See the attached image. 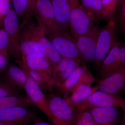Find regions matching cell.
<instances>
[{"label":"cell","mask_w":125,"mask_h":125,"mask_svg":"<svg viewBox=\"0 0 125 125\" xmlns=\"http://www.w3.org/2000/svg\"><path fill=\"white\" fill-rule=\"evenodd\" d=\"M45 31L47 37L62 58L73 59L80 64L84 62L78 49L76 41L70 34L63 30Z\"/></svg>","instance_id":"1"},{"label":"cell","mask_w":125,"mask_h":125,"mask_svg":"<svg viewBox=\"0 0 125 125\" xmlns=\"http://www.w3.org/2000/svg\"><path fill=\"white\" fill-rule=\"evenodd\" d=\"M118 42L117 24L113 17L108 20L106 25L100 30L94 60L98 68H99L103 61Z\"/></svg>","instance_id":"2"},{"label":"cell","mask_w":125,"mask_h":125,"mask_svg":"<svg viewBox=\"0 0 125 125\" xmlns=\"http://www.w3.org/2000/svg\"><path fill=\"white\" fill-rule=\"evenodd\" d=\"M29 20L23 21L19 26V45L22 57L34 56L49 61L40 49L34 30V23L30 22Z\"/></svg>","instance_id":"3"},{"label":"cell","mask_w":125,"mask_h":125,"mask_svg":"<svg viewBox=\"0 0 125 125\" xmlns=\"http://www.w3.org/2000/svg\"><path fill=\"white\" fill-rule=\"evenodd\" d=\"M125 46L118 42L109 52L99 67L98 76L100 80L125 68Z\"/></svg>","instance_id":"4"},{"label":"cell","mask_w":125,"mask_h":125,"mask_svg":"<svg viewBox=\"0 0 125 125\" xmlns=\"http://www.w3.org/2000/svg\"><path fill=\"white\" fill-rule=\"evenodd\" d=\"M71 1L70 32L72 37L76 41L87 32L93 22L79 3V0H71Z\"/></svg>","instance_id":"5"},{"label":"cell","mask_w":125,"mask_h":125,"mask_svg":"<svg viewBox=\"0 0 125 125\" xmlns=\"http://www.w3.org/2000/svg\"><path fill=\"white\" fill-rule=\"evenodd\" d=\"M54 125H73V108L66 99L59 96H46Z\"/></svg>","instance_id":"6"},{"label":"cell","mask_w":125,"mask_h":125,"mask_svg":"<svg viewBox=\"0 0 125 125\" xmlns=\"http://www.w3.org/2000/svg\"><path fill=\"white\" fill-rule=\"evenodd\" d=\"M19 25L18 16L13 9H10L5 18L3 29L9 39L8 52L19 62L22 60L19 39Z\"/></svg>","instance_id":"7"},{"label":"cell","mask_w":125,"mask_h":125,"mask_svg":"<svg viewBox=\"0 0 125 125\" xmlns=\"http://www.w3.org/2000/svg\"><path fill=\"white\" fill-rule=\"evenodd\" d=\"M95 80L88 68L83 64L76 67L63 84L58 87L62 97L66 98L83 84L91 86Z\"/></svg>","instance_id":"8"},{"label":"cell","mask_w":125,"mask_h":125,"mask_svg":"<svg viewBox=\"0 0 125 125\" xmlns=\"http://www.w3.org/2000/svg\"><path fill=\"white\" fill-rule=\"evenodd\" d=\"M72 107L88 108L118 107L121 108L125 111V101L122 98L115 94L97 91L85 101Z\"/></svg>","instance_id":"9"},{"label":"cell","mask_w":125,"mask_h":125,"mask_svg":"<svg viewBox=\"0 0 125 125\" xmlns=\"http://www.w3.org/2000/svg\"><path fill=\"white\" fill-rule=\"evenodd\" d=\"M101 29L92 22L86 33L81 36L76 41L78 49L84 62L94 60L96 46Z\"/></svg>","instance_id":"10"},{"label":"cell","mask_w":125,"mask_h":125,"mask_svg":"<svg viewBox=\"0 0 125 125\" xmlns=\"http://www.w3.org/2000/svg\"><path fill=\"white\" fill-rule=\"evenodd\" d=\"M27 107L15 106L0 111V122L6 125H27L36 118V114Z\"/></svg>","instance_id":"11"},{"label":"cell","mask_w":125,"mask_h":125,"mask_svg":"<svg viewBox=\"0 0 125 125\" xmlns=\"http://www.w3.org/2000/svg\"><path fill=\"white\" fill-rule=\"evenodd\" d=\"M34 14L38 22L42 24L45 31L62 30L57 22L53 7L50 0H38L34 11Z\"/></svg>","instance_id":"12"},{"label":"cell","mask_w":125,"mask_h":125,"mask_svg":"<svg viewBox=\"0 0 125 125\" xmlns=\"http://www.w3.org/2000/svg\"><path fill=\"white\" fill-rule=\"evenodd\" d=\"M38 24H34V30L36 37L42 53L49 60L52 69L62 59V57L52 43L46 35L43 27L39 22Z\"/></svg>","instance_id":"13"},{"label":"cell","mask_w":125,"mask_h":125,"mask_svg":"<svg viewBox=\"0 0 125 125\" xmlns=\"http://www.w3.org/2000/svg\"><path fill=\"white\" fill-rule=\"evenodd\" d=\"M24 70L27 74V76L24 89L27 93V97L33 105V104L38 108L49 119H51V113L47 102L46 96L29 73L26 71Z\"/></svg>","instance_id":"14"},{"label":"cell","mask_w":125,"mask_h":125,"mask_svg":"<svg viewBox=\"0 0 125 125\" xmlns=\"http://www.w3.org/2000/svg\"><path fill=\"white\" fill-rule=\"evenodd\" d=\"M80 65L73 59L62 58L52 69L53 87L58 88L63 84L76 67Z\"/></svg>","instance_id":"15"},{"label":"cell","mask_w":125,"mask_h":125,"mask_svg":"<svg viewBox=\"0 0 125 125\" xmlns=\"http://www.w3.org/2000/svg\"><path fill=\"white\" fill-rule=\"evenodd\" d=\"M125 84V68L99 81L96 87L97 91L115 94L121 90Z\"/></svg>","instance_id":"16"},{"label":"cell","mask_w":125,"mask_h":125,"mask_svg":"<svg viewBox=\"0 0 125 125\" xmlns=\"http://www.w3.org/2000/svg\"><path fill=\"white\" fill-rule=\"evenodd\" d=\"M50 0L53 7L58 26L63 31L70 34L69 19L71 10V0Z\"/></svg>","instance_id":"17"},{"label":"cell","mask_w":125,"mask_h":125,"mask_svg":"<svg viewBox=\"0 0 125 125\" xmlns=\"http://www.w3.org/2000/svg\"><path fill=\"white\" fill-rule=\"evenodd\" d=\"M0 74L3 79L20 89H25L27 76L22 68L11 64H9Z\"/></svg>","instance_id":"18"},{"label":"cell","mask_w":125,"mask_h":125,"mask_svg":"<svg viewBox=\"0 0 125 125\" xmlns=\"http://www.w3.org/2000/svg\"><path fill=\"white\" fill-rule=\"evenodd\" d=\"M97 125H116L118 112L116 107L89 108Z\"/></svg>","instance_id":"19"},{"label":"cell","mask_w":125,"mask_h":125,"mask_svg":"<svg viewBox=\"0 0 125 125\" xmlns=\"http://www.w3.org/2000/svg\"><path fill=\"white\" fill-rule=\"evenodd\" d=\"M19 63L25 65L30 70L48 74L52 76V65L49 61L45 58L34 56L23 57Z\"/></svg>","instance_id":"20"},{"label":"cell","mask_w":125,"mask_h":125,"mask_svg":"<svg viewBox=\"0 0 125 125\" xmlns=\"http://www.w3.org/2000/svg\"><path fill=\"white\" fill-rule=\"evenodd\" d=\"M81 6L91 18L92 22L98 23L103 20L102 0H80Z\"/></svg>","instance_id":"21"},{"label":"cell","mask_w":125,"mask_h":125,"mask_svg":"<svg viewBox=\"0 0 125 125\" xmlns=\"http://www.w3.org/2000/svg\"><path fill=\"white\" fill-rule=\"evenodd\" d=\"M22 69L27 71L43 92H51L54 87L52 76L49 74L42 73L30 70L25 65L20 63Z\"/></svg>","instance_id":"22"},{"label":"cell","mask_w":125,"mask_h":125,"mask_svg":"<svg viewBox=\"0 0 125 125\" xmlns=\"http://www.w3.org/2000/svg\"><path fill=\"white\" fill-rule=\"evenodd\" d=\"M97 91V87H92L85 84H83L71 94L66 99L71 106L80 103L90 97Z\"/></svg>","instance_id":"23"},{"label":"cell","mask_w":125,"mask_h":125,"mask_svg":"<svg viewBox=\"0 0 125 125\" xmlns=\"http://www.w3.org/2000/svg\"><path fill=\"white\" fill-rule=\"evenodd\" d=\"M33 104L27 97L21 94L0 98V111L13 107L31 106Z\"/></svg>","instance_id":"24"},{"label":"cell","mask_w":125,"mask_h":125,"mask_svg":"<svg viewBox=\"0 0 125 125\" xmlns=\"http://www.w3.org/2000/svg\"><path fill=\"white\" fill-rule=\"evenodd\" d=\"M73 108V125H97L88 108Z\"/></svg>","instance_id":"25"},{"label":"cell","mask_w":125,"mask_h":125,"mask_svg":"<svg viewBox=\"0 0 125 125\" xmlns=\"http://www.w3.org/2000/svg\"><path fill=\"white\" fill-rule=\"evenodd\" d=\"M104 20H108L114 17L120 0H102Z\"/></svg>","instance_id":"26"},{"label":"cell","mask_w":125,"mask_h":125,"mask_svg":"<svg viewBox=\"0 0 125 125\" xmlns=\"http://www.w3.org/2000/svg\"><path fill=\"white\" fill-rule=\"evenodd\" d=\"M14 10L18 16V18L24 21L28 19V0H12Z\"/></svg>","instance_id":"27"},{"label":"cell","mask_w":125,"mask_h":125,"mask_svg":"<svg viewBox=\"0 0 125 125\" xmlns=\"http://www.w3.org/2000/svg\"><path fill=\"white\" fill-rule=\"evenodd\" d=\"M20 89L5 79H0V98L20 94Z\"/></svg>","instance_id":"28"},{"label":"cell","mask_w":125,"mask_h":125,"mask_svg":"<svg viewBox=\"0 0 125 125\" xmlns=\"http://www.w3.org/2000/svg\"><path fill=\"white\" fill-rule=\"evenodd\" d=\"M117 24L123 33H125V0H120L114 16Z\"/></svg>","instance_id":"29"},{"label":"cell","mask_w":125,"mask_h":125,"mask_svg":"<svg viewBox=\"0 0 125 125\" xmlns=\"http://www.w3.org/2000/svg\"><path fill=\"white\" fill-rule=\"evenodd\" d=\"M10 9V0H0V29H3L5 18Z\"/></svg>","instance_id":"30"},{"label":"cell","mask_w":125,"mask_h":125,"mask_svg":"<svg viewBox=\"0 0 125 125\" xmlns=\"http://www.w3.org/2000/svg\"><path fill=\"white\" fill-rule=\"evenodd\" d=\"M9 39L8 34L4 29H0V51L8 53Z\"/></svg>","instance_id":"31"},{"label":"cell","mask_w":125,"mask_h":125,"mask_svg":"<svg viewBox=\"0 0 125 125\" xmlns=\"http://www.w3.org/2000/svg\"><path fill=\"white\" fill-rule=\"evenodd\" d=\"M8 56V53L0 51V74L9 65Z\"/></svg>","instance_id":"32"},{"label":"cell","mask_w":125,"mask_h":125,"mask_svg":"<svg viewBox=\"0 0 125 125\" xmlns=\"http://www.w3.org/2000/svg\"><path fill=\"white\" fill-rule=\"evenodd\" d=\"M38 0H28V19L33 14L37 2Z\"/></svg>","instance_id":"33"},{"label":"cell","mask_w":125,"mask_h":125,"mask_svg":"<svg viewBox=\"0 0 125 125\" xmlns=\"http://www.w3.org/2000/svg\"><path fill=\"white\" fill-rule=\"evenodd\" d=\"M51 125L49 123H46V122H37L34 123L33 125Z\"/></svg>","instance_id":"34"},{"label":"cell","mask_w":125,"mask_h":125,"mask_svg":"<svg viewBox=\"0 0 125 125\" xmlns=\"http://www.w3.org/2000/svg\"><path fill=\"white\" fill-rule=\"evenodd\" d=\"M0 125H5V124H3V123H1V122H0Z\"/></svg>","instance_id":"35"}]
</instances>
